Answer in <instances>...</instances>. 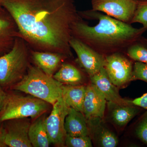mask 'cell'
<instances>
[{
    "instance_id": "1",
    "label": "cell",
    "mask_w": 147,
    "mask_h": 147,
    "mask_svg": "<svg viewBox=\"0 0 147 147\" xmlns=\"http://www.w3.org/2000/svg\"><path fill=\"white\" fill-rule=\"evenodd\" d=\"M31 50L72 57L74 25L83 19L74 0H0Z\"/></svg>"
},
{
    "instance_id": "2",
    "label": "cell",
    "mask_w": 147,
    "mask_h": 147,
    "mask_svg": "<svg viewBox=\"0 0 147 147\" xmlns=\"http://www.w3.org/2000/svg\"><path fill=\"white\" fill-rule=\"evenodd\" d=\"M82 18L96 20L98 23L90 26L83 19L74 25L72 37L104 57L117 53H125L131 43L142 36L146 29L137 28L115 18L92 10L79 11Z\"/></svg>"
},
{
    "instance_id": "3",
    "label": "cell",
    "mask_w": 147,
    "mask_h": 147,
    "mask_svg": "<svg viewBox=\"0 0 147 147\" xmlns=\"http://www.w3.org/2000/svg\"><path fill=\"white\" fill-rule=\"evenodd\" d=\"M30 48L22 38L16 37L12 48L0 57V86L11 88L24 78L30 65Z\"/></svg>"
},
{
    "instance_id": "4",
    "label": "cell",
    "mask_w": 147,
    "mask_h": 147,
    "mask_svg": "<svg viewBox=\"0 0 147 147\" xmlns=\"http://www.w3.org/2000/svg\"><path fill=\"white\" fill-rule=\"evenodd\" d=\"M62 85L36 66L30 65L24 78L11 89L23 92L53 105L61 97Z\"/></svg>"
},
{
    "instance_id": "5",
    "label": "cell",
    "mask_w": 147,
    "mask_h": 147,
    "mask_svg": "<svg viewBox=\"0 0 147 147\" xmlns=\"http://www.w3.org/2000/svg\"><path fill=\"white\" fill-rule=\"evenodd\" d=\"M51 106L53 105L30 95L25 96L8 92L0 110V123L23 118L30 117L33 120L47 113Z\"/></svg>"
},
{
    "instance_id": "6",
    "label": "cell",
    "mask_w": 147,
    "mask_h": 147,
    "mask_svg": "<svg viewBox=\"0 0 147 147\" xmlns=\"http://www.w3.org/2000/svg\"><path fill=\"white\" fill-rule=\"evenodd\" d=\"M134 62L124 53H115L105 57L103 67L110 81L121 88L132 81Z\"/></svg>"
},
{
    "instance_id": "7",
    "label": "cell",
    "mask_w": 147,
    "mask_h": 147,
    "mask_svg": "<svg viewBox=\"0 0 147 147\" xmlns=\"http://www.w3.org/2000/svg\"><path fill=\"white\" fill-rule=\"evenodd\" d=\"M70 108L61 97L53 105L46 119V126L50 143L55 146H65L67 134L65 128L66 117Z\"/></svg>"
},
{
    "instance_id": "8",
    "label": "cell",
    "mask_w": 147,
    "mask_h": 147,
    "mask_svg": "<svg viewBox=\"0 0 147 147\" xmlns=\"http://www.w3.org/2000/svg\"><path fill=\"white\" fill-rule=\"evenodd\" d=\"M92 10L131 24L137 7L136 0H92Z\"/></svg>"
},
{
    "instance_id": "9",
    "label": "cell",
    "mask_w": 147,
    "mask_h": 147,
    "mask_svg": "<svg viewBox=\"0 0 147 147\" xmlns=\"http://www.w3.org/2000/svg\"><path fill=\"white\" fill-rule=\"evenodd\" d=\"M31 122L28 118L12 119L3 122L5 143L9 147H32L29 137Z\"/></svg>"
},
{
    "instance_id": "10",
    "label": "cell",
    "mask_w": 147,
    "mask_h": 147,
    "mask_svg": "<svg viewBox=\"0 0 147 147\" xmlns=\"http://www.w3.org/2000/svg\"><path fill=\"white\" fill-rule=\"evenodd\" d=\"M70 45L77 55L79 65L90 77L104 67L105 57L82 41L72 37Z\"/></svg>"
},
{
    "instance_id": "11",
    "label": "cell",
    "mask_w": 147,
    "mask_h": 147,
    "mask_svg": "<svg viewBox=\"0 0 147 147\" xmlns=\"http://www.w3.org/2000/svg\"><path fill=\"white\" fill-rule=\"evenodd\" d=\"M107 103L105 96L94 84L91 83L86 86L83 113L87 120L95 118L103 119Z\"/></svg>"
},
{
    "instance_id": "12",
    "label": "cell",
    "mask_w": 147,
    "mask_h": 147,
    "mask_svg": "<svg viewBox=\"0 0 147 147\" xmlns=\"http://www.w3.org/2000/svg\"><path fill=\"white\" fill-rule=\"evenodd\" d=\"M89 136L97 146L115 147L119 144L117 135L105 125L102 118L87 120Z\"/></svg>"
},
{
    "instance_id": "13",
    "label": "cell",
    "mask_w": 147,
    "mask_h": 147,
    "mask_svg": "<svg viewBox=\"0 0 147 147\" xmlns=\"http://www.w3.org/2000/svg\"><path fill=\"white\" fill-rule=\"evenodd\" d=\"M90 78L91 83L96 86L102 92L108 102L119 105L132 104L131 100L124 99L121 97L117 87L110 81L104 67Z\"/></svg>"
},
{
    "instance_id": "14",
    "label": "cell",
    "mask_w": 147,
    "mask_h": 147,
    "mask_svg": "<svg viewBox=\"0 0 147 147\" xmlns=\"http://www.w3.org/2000/svg\"><path fill=\"white\" fill-rule=\"evenodd\" d=\"M31 59L35 64L47 75L53 76L64 61L69 58L59 53L36 51L30 49Z\"/></svg>"
},
{
    "instance_id": "15",
    "label": "cell",
    "mask_w": 147,
    "mask_h": 147,
    "mask_svg": "<svg viewBox=\"0 0 147 147\" xmlns=\"http://www.w3.org/2000/svg\"><path fill=\"white\" fill-rule=\"evenodd\" d=\"M108 118L114 125L119 127L126 126L130 121L139 115L142 108L136 105H119L107 101Z\"/></svg>"
},
{
    "instance_id": "16",
    "label": "cell",
    "mask_w": 147,
    "mask_h": 147,
    "mask_svg": "<svg viewBox=\"0 0 147 147\" xmlns=\"http://www.w3.org/2000/svg\"><path fill=\"white\" fill-rule=\"evenodd\" d=\"M65 128L67 135L74 137L89 136L87 121L84 114L70 108L66 117Z\"/></svg>"
},
{
    "instance_id": "17",
    "label": "cell",
    "mask_w": 147,
    "mask_h": 147,
    "mask_svg": "<svg viewBox=\"0 0 147 147\" xmlns=\"http://www.w3.org/2000/svg\"><path fill=\"white\" fill-rule=\"evenodd\" d=\"M46 113L33 120L29 131V137L33 147H48L51 144L46 126Z\"/></svg>"
},
{
    "instance_id": "18",
    "label": "cell",
    "mask_w": 147,
    "mask_h": 147,
    "mask_svg": "<svg viewBox=\"0 0 147 147\" xmlns=\"http://www.w3.org/2000/svg\"><path fill=\"white\" fill-rule=\"evenodd\" d=\"M61 89V97L66 104L69 108L83 113L86 86L79 84L76 85L63 84Z\"/></svg>"
},
{
    "instance_id": "19",
    "label": "cell",
    "mask_w": 147,
    "mask_h": 147,
    "mask_svg": "<svg viewBox=\"0 0 147 147\" xmlns=\"http://www.w3.org/2000/svg\"><path fill=\"white\" fill-rule=\"evenodd\" d=\"M17 36L18 30L14 21L0 16V53L10 50Z\"/></svg>"
},
{
    "instance_id": "20",
    "label": "cell",
    "mask_w": 147,
    "mask_h": 147,
    "mask_svg": "<svg viewBox=\"0 0 147 147\" xmlns=\"http://www.w3.org/2000/svg\"><path fill=\"white\" fill-rule=\"evenodd\" d=\"M58 82L65 85H79L83 80L81 71L72 64L63 63L53 76Z\"/></svg>"
},
{
    "instance_id": "21",
    "label": "cell",
    "mask_w": 147,
    "mask_h": 147,
    "mask_svg": "<svg viewBox=\"0 0 147 147\" xmlns=\"http://www.w3.org/2000/svg\"><path fill=\"white\" fill-rule=\"evenodd\" d=\"M125 54L134 62L147 63V38L140 37L127 47Z\"/></svg>"
},
{
    "instance_id": "22",
    "label": "cell",
    "mask_w": 147,
    "mask_h": 147,
    "mask_svg": "<svg viewBox=\"0 0 147 147\" xmlns=\"http://www.w3.org/2000/svg\"><path fill=\"white\" fill-rule=\"evenodd\" d=\"M134 136L147 146V110L140 116L133 129Z\"/></svg>"
},
{
    "instance_id": "23",
    "label": "cell",
    "mask_w": 147,
    "mask_h": 147,
    "mask_svg": "<svg viewBox=\"0 0 147 147\" xmlns=\"http://www.w3.org/2000/svg\"><path fill=\"white\" fill-rule=\"evenodd\" d=\"M136 2L137 7L131 24L139 23L147 30V0H136Z\"/></svg>"
},
{
    "instance_id": "24",
    "label": "cell",
    "mask_w": 147,
    "mask_h": 147,
    "mask_svg": "<svg viewBox=\"0 0 147 147\" xmlns=\"http://www.w3.org/2000/svg\"><path fill=\"white\" fill-rule=\"evenodd\" d=\"M92 142L89 136H74L67 135L65 146L68 147H92Z\"/></svg>"
},
{
    "instance_id": "25",
    "label": "cell",
    "mask_w": 147,
    "mask_h": 147,
    "mask_svg": "<svg viewBox=\"0 0 147 147\" xmlns=\"http://www.w3.org/2000/svg\"><path fill=\"white\" fill-rule=\"evenodd\" d=\"M135 80H141L147 83V63L134 62L132 81Z\"/></svg>"
},
{
    "instance_id": "26",
    "label": "cell",
    "mask_w": 147,
    "mask_h": 147,
    "mask_svg": "<svg viewBox=\"0 0 147 147\" xmlns=\"http://www.w3.org/2000/svg\"><path fill=\"white\" fill-rule=\"evenodd\" d=\"M131 102L133 105L147 110V92L140 97L131 100Z\"/></svg>"
},
{
    "instance_id": "27",
    "label": "cell",
    "mask_w": 147,
    "mask_h": 147,
    "mask_svg": "<svg viewBox=\"0 0 147 147\" xmlns=\"http://www.w3.org/2000/svg\"><path fill=\"white\" fill-rule=\"evenodd\" d=\"M7 147L5 143L4 132L3 125H0V147Z\"/></svg>"
},
{
    "instance_id": "28",
    "label": "cell",
    "mask_w": 147,
    "mask_h": 147,
    "mask_svg": "<svg viewBox=\"0 0 147 147\" xmlns=\"http://www.w3.org/2000/svg\"><path fill=\"white\" fill-rule=\"evenodd\" d=\"M7 92L3 90V88L0 86V110L1 109L5 99Z\"/></svg>"
},
{
    "instance_id": "29",
    "label": "cell",
    "mask_w": 147,
    "mask_h": 147,
    "mask_svg": "<svg viewBox=\"0 0 147 147\" xmlns=\"http://www.w3.org/2000/svg\"><path fill=\"white\" fill-rule=\"evenodd\" d=\"M3 8V7L2 6L1 4H0V13H3V12H4Z\"/></svg>"
}]
</instances>
